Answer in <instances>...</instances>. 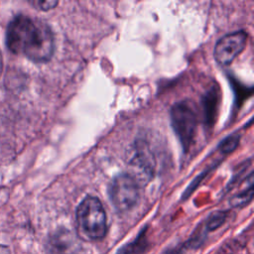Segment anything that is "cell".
<instances>
[{"instance_id":"6da1fadb","label":"cell","mask_w":254,"mask_h":254,"mask_svg":"<svg viewBox=\"0 0 254 254\" xmlns=\"http://www.w3.org/2000/svg\"><path fill=\"white\" fill-rule=\"evenodd\" d=\"M6 45L14 54L23 55L35 63H44L54 55L55 38L44 21L17 15L7 27Z\"/></svg>"},{"instance_id":"7a4b0ae2","label":"cell","mask_w":254,"mask_h":254,"mask_svg":"<svg viewBox=\"0 0 254 254\" xmlns=\"http://www.w3.org/2000/svg\"><path fill=\"white\" fill-rule=\"evenodd\" d=\"M77 228L82 237L88 240L102 239L107 231V217L101 201L88 195L76 209Z\"/></svg>"},{"instance_id":"3957f363","label":"cell","mask_w":254,"mask_h":254,"mask_svg":"<svg viewBox=\"0 0 254 254\" xmlns=\"http://www.w3.org/2000/svg\"><path fill=\"white\" fill-rule=\"evenodd\" d=\"M171 121L182 147L188 152L197 127V114L193 104L189 100L174 104L171 109Z\"/></svg>"},{"instance_id":"277c9868","label":"cell","mask_w":254,"mask_h":254,"mask_svg":"<svg viewBox=\"0 0 254 254\" xmlns=\"http://www.w3.org/2000/svg\"><path fill=\"white\" fill-rule=\"evenodd\" d=\"M141 185L130 174L116 176L109 187V197L119 212H125L133 208L140 198Z\"/></svg>"},{"instance_id":"5b68a950","label":"cell","mask_w":254,"mask_h":254,"mask_svg":"<svg viewBox=\"0 0 254 254\" xmlns=\"http://www.w3.org/2000/svg\"><path fill=\"white\" fill-rule=\"evenodd\" d=\"M246 43L247 33L245 31L241 30L226 34L220 38L214 46V59L218 64L228 65L244 50Z\"/></svg>"},{"instance_id":"8992f818","label":"cell","mask_w":254,"mask_h":254,"mask_svg":"<svg viewBox=\"0 0 254 254\" xmlns=\"http://www.w3.org/2000/svg\"><path fill=\"white\" fill-rule=\"evenodd\" d=\"M46 249L49 254H79L80 244L73 233L62 228L49 237Z\"/></svg>"},{"instance_id":"52a82bcc","label":"cell","mask_w":254,"mask_h":254,"mask_svg":"<svg viewBox=\"0 0 254 254\" xmlns=\"http://www.w3.org/2000/svg\"><path fill=\"white\" fill-rule=\"evenodd\" d=\"M219 101V95L216 88H211L204 96L203 107H204V119L211 125L214 119V113L217 110V105Z\"/></svg>"},{"instance_id":"ba28073f","label":"cell","mask_w":254,"mask_h":254,"mask_svg":"<svg viewBox=\"0 0 254 254\" xmlns=\"http://www.w3.org/2000/svg\"><path fill=\"white\" fill-rule=\"evenodd\" d=\"M147 247V240L145 231H142L137 238L121 248L116 254H143Z\"/></svg>"},{"instance_id":"9c48e42d","label":"cell","mask_w":254,"mask_h":254,"mask_svg":"<svg viewBox=\"0 0 254 254\" xmlns=\"http://www.w3.org/2000/svg\"><path fill=\"white\" fill-rule=\"evenodd\" d=\"M253 197V184L247 186L245 190L233 195L230 199V204L233 207H241L248 204Z\"/></svg>"},{"instance_id":"30bf717a","label":"cell","mask_w":254,"mask_h":254,"mask_svg":"<svg viewBox=\"0 0 254 254\" xmlns=\"http://www.w3.org/2000/svg\"><path fill=\"white\" fill-rule=\"evenodd\" d=\"M228 213L227 211H222L218 210L209 215V217L206 220L205 228L207 231H213L217 228H219L227 219Z\"/></svg>"},{"instance_id":"8fae6325","label":"cell","mask_w":254,"mask_h":254,"mask_svg":"<svg viewBox=\"0 0 254 254\" xmlns=\"http://www.w3.org/2000/svg\"><path fill=\"white\" fill-rule=\"evenodd\" d=\"M240 136L238 134H231L223 139L219 144V149L222 153H230L236 149L239 144Z\"/></svg>"},{"instance_id":"7c38bea8","label":"cell","mask_w":254,"mask_h":254,"mask_svg":"<svg viewBox=\"0 0 254 254\" xmlns=\"http://www.w3.org/2000/svg\"><path fill=\"white\" fill-rule=\"evenodd\" d=\"M58 1H53V0H48V1H31L30 4L40 10V11H49L53 8H55L58 5Z\"/></svg>"},{"instance_id":"4fadbf2b","label":"cell","mask_w":254,"mask_h":254,"mask_svg":"<svg viewBox=\"0 0 254 254\" xmlns=\"http://www.w3.org/2000/svg\"><path fill=\"white\" fill-rule=\"evenodd\" d=\"M0 254H11V253L7 246L0 244Z\"/></svg>"},{"instance_id":"5bb4252c","label":"cell","mask_w":254,"mask_h":254,"mask_svg":"<svg viewBox=\"0 0 254 254\" xmlns=\"http://www.w3.org/2000/svg\"><path fill=\"white\" fill-rule=\"evenodd\" d=\"M2 70H3V60H2V55L0 53V75L2 73Z\"/></svg>"}]
</instances>
